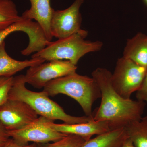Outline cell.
Listing matches in <instances>:
<instances>
[{
	"label": "cell",
	"instance_id": "cell-2",
	"mask_svg": "<svg viewBox=\"0 0 147 147\" xmlns=\"http://www.w3.org/2000/svg\"><path fill=\"white\" fill-rule=\"evenodd\" d=\"M24 75L13 77V84L9 94L8 99L21 100L30 105L40 116L52 120H59L64 123H84L93 119L88 116L74 117L67 114L58 103L49 98L47 93L35 92L26 88Z\"/></svg>",
	"mask_w": 147,
	"mask_h": 147
},
{
	"label": "cell",
	"instance_id": "cell-6",
	"mask_svg": "<svg viewBox=\"0 0 147 147\" xmlns=\"http://www.w3.org/2000/svg\"><path fill=\"white\" fill-rule=\"evenodd\" d=\"M54 121L42 116L35 119L23 128L7 131L9 136L20 145L29 144V142L37 144H45L55 142L66 136L56 131L51 126Z\"/></svg>",
	"mask_w": 147,
	"mask_h": 147
},
{
	"label": "cell",
	"instance_id": "cell-17",
	"mask_svg": "<svg viewBox=\"0 0 147 147\" xmlns=\"http://www.w3.org/2000/svg\"><path fill=\"white\" fill-rule=\"evenodd\" d=\"M23 19L11 0H0V32Z\"/></svg>",
	"mask_w": 147,
	"mask_h": 147
},
{
	"label": "cell",
	"instance_id": "cell-11",
	"mask_svg": "<svg viewBox=\"0 0 147 147\" xmlns=\"http://www.w3.org/2000/svg\"><path fill=\"white\" fill-rule=\"evenodd\" d=\"M30 8L25 11L21 16L28 20H35L44 33L47 41L50 42L53 36L50 30V21L54 9L50 5V0H30Z\"/></svg>",
	"mask_w": 147,
	"mask_h": 147
},
{
	"label": "cell",
	"instance_id": "cell-5",
	"mask_svg": "<svg viewBox=\"0 0 147 147\" xmlns=\"http://www.w3.org/2000/svg\"><path fill=\"white\" fill-rule=\"evenodd\" d=\"M147 71V68L129 59L123 57L119 58L111 75L113 88L122 97L130 98L142 86Z\"/></svg>",
	"mask_w": 147,
	"mask_h": 147
},
{
	"label": "cell",
	"instance_id": "cell-14",
	"mask_svg": "<svg viewBox=\"0 0 147 147\" xmlns=\"http://www.w3.org/2000/svg\"><path fill=\"white\" fill-rule=\"evenodd\" d=\"M123 57L147 68V36L139 33L127 40Z\"/></svg>",
	"mask_w": 147,
	"mask_h": 147
},
{
	"label": "cell",
	"instance_id": "cell-18",
	"mask_svg": "<svg viewBox=\"0 0 147 147\" xmlns=\"http://www.w3.org/2000/svg\"><path fill=\"white\" fill-rule=\"evenodd\" d=\"M88 139L79 135L67 134L62 139L52 143L42 144L39 147H82Z\"/></svg>",
	"mask_w": 147,
	"mask_h": 147
},
{
	"label": "cell",
	"instance_id": "cell-20",
	"mask_svg": "<svg viewBox=\"0 0 147 147\" xmlns=\"http://www.w3.org/2000/svg\"><path fill=\"white\" fill-rule=\"evenodd\" d=\"M136 96L137 100L147 102V71L142 86L136 92Z\"/></svg>",
	"mask_w": 147,
	"mask_h": 147
},
{
	"label": "cell",
	"instance_id": "cell-24",
	"mask_svg": "<svg viewBox=\"0 0 147 147\" xmlns=\"http://www.w3.org/2000/svg\"><path fill=\"white\" fill-rule=\"evenodd\" d=\"M144 1L145 3L147 5V0H144Z\"/></svg>",
	"mask_w": 147,
	"mask_h": 147
},
{
	"label": "cell",
	"instance_id": "cell-19",
	"mask_svg": "<svg viewBox=\"0 0 147 147\" xmlns=\"http://www.w3.org/2000/svg\"><path fill=\"white\" fill-rule=\"evenodd\" d=\"M13 79V76H0V107L8 99Z\"/></svg>",
	"mask_w": 147,
	"mask_h": 147
},
{
	"label": "cell",
	"instance_id": "cell-16",
	"mask_svg": "<svg viewBox=\"0 0 147 147\" xmlns=\"http://www.w3.org/2000/svg\"><path fill=\"white\" fill-rule=\"evenodd\" d=\"M125 127L134 147H147V116L131 122Z\"/></svg>",
	"mask_w": 147,
	"mask_h": 147
},
{
	"label": "cell",
	"instance_id": "cell-8",
	"mask_svg": "<svg viewBox=\"0 0 147 147\" xmlns=\"http://www.w3.org/2000/svg\"><path fill=\"white\" fill-rule=\"evenodd\" d=\"M84 0H74L68 8L63 10L54 9L50 21L52 36L58 39L71 36L81 30L82 16L80 9Z\"/></svg>",
	"mask_w": 147,
	"mask_h": 147
},
{
	"label": "cell",
	"instance_id": "cell-3",
	"mask_svg": "<svg viewBox=\"0 0 147 147\" xmlns=\"http://www.w3.org/2000/svg\"><path fill=\"white\" fill-rule=\"evenodd\" d=\"M43 88L49 96L63 94L73 98L88 117H92L94 103L101 97L99 87L93 78L76 72L52 80Z\"/></svg>",
	"mask_w": 147,
	"mask_h": 147
},
{
	"label": "cell",
	"instance_id": "cell-9",
	"mask_svg": "<svg viewBox=\"0 0 147 147\" xmlns=\"http://www.w3.org/2000/svg\"><path fill=\"white\" fill-rule=\"evenodd\" d=\"M38 117V115L26 103L8 99L0 107V123L7 131L20 129Z\"/></svg>",
	"mask_w": 147,
	"mask_h": 147
},
{
	"label": "cell",
	"instance_id": "cell-15",
	"mask_svg": "<svg viewBox=\"0 0 147 147\" xmlns=\"http://www.w3.org/2000/svg\"><path fill=\"white\" fill-rule=\"evenodd\" d=\"M128 138L125 127L98 135L87 141L82 147H122Z\"/></svg>",
	"mask_w": 147,
	"mask_h": 147
},
{
	"label": "cell",
	"instance_id": "cell-12",
	"mask_svg": "<svg viewBox=\"0 0 147 147\" xmlns=\"http://www.w3.org/2000/svg\"><path fill=\"white\" fill-rule=\"evenodd\" d=\"M51 126L56 131L65 134H74L84 137L88 140L92 136L99 135L111 130L108 123L93 119L84 123L56 124L54 122Z\"/></svg>",
	"mask_w": 147,
	"mask_h": 147
},
{
	"label": "cell",
	"instance_id": "cell-4",
	"mask_svg": "<svg viewBox=\"0 0 147 147\" xmlns=\"http://www.w3.org/2000/svg\"><path fill=\"white\" fill-rule=\"evenodd\" d=\"M88 32L81 29L71 36L48 42L46 47L35 53L32 58H39L46 61H67L76 65L81 58L88 53L100 51L103 43L100 41L85 40Z\"/></svg>",
	"mask_w": 147,
	"mask_h": 147
},
{
	"label": "cell",
	"instance_id": "cell-21",
	"mask_svg": "<svg viewBox=\"0 0 147 147\" xmlns=\"http://www.w3.org/2000/svg\"><path fill=\"white\" fill-rule=\"evenodd\" d=\"M11 139L9 136L7 130L0 123V147L4 146Z\"/></svg>",
	"mask_w": 147,
	"mask_h": 147
},
{
	"label": "cell",
	"instance_id": "cell-13",
	"mask_svg": "<svg viewBox=\"0 0 147 147\" xmlns=\"http://www.w3.org/2000/svg\"><path fill=\"white\" fill-rule=\"evenodd\" d=\"M45 61L39 58H32L24 61L16 60L7 53L5 41L0 44V76L11 77L25 68L38 65Z\"/></svg>",
	"mask_w": 147,
	"mask_h": 147
},
{
	"label": "cell",
	"instance_id": "cell-1",
	"mask_svg": "<svg viewBox=\"0 0 147 147\" xmlns=\"http://www.w3.org/2000/svg\"><path fill=\"white\" fill-rule=\"evenodd\" d=\"M92 75L101 93L100 106L92 114L93 120L107 122L110 129L113 130L142 118L145 102L125 98L119 94L112 85L111 72L107 69L98 67Z\"/></svg>",
	"mask_w": 147,
	"mask_h": 147
},
{
	"label": "cell",
	"instance_id": "cell-23",
	"mask_svg": "<svg viewBox=\"0 0 147 147\" xmlns=\"http://www.w3.org/2000/svg\"><path fill=\"white\" fill-rule=\"evenodd\" d=\"M122 147H135L131 140L128 138L124 143Z\"/></svg>",
	"mask_w": 147,
	"mask_h": 147
},
{
	"label": "cell",
	"instance_id": "cell-10",
	"mask_svg": "<svg viewBox=\"0 0 147 147\" xmlns=\"http://www.w3.org/2000/svg\"><path fill=\"white\" fill-rule=\"evenodd\" d=\"M17 31L24 32L28 36V45L21 52L24 56H28L32 53L40 51L46 47L49 42L36 22L23 18L21 21L14 23L0 32V44L4 41L5 39L11 34Z\"/></svg>",
	"mask_w": 147,
	"mask_h": 147
},
{
	"label": "cell",
	"instance_id": "cell-7",
	"mask_svg": "<svg viewBox=\"0 0 147 147\" xmlns=\"http://www.w3.org/2000/svg\"><path fill=\"white\" fill-rule=\"evenodd\" d=\"M77 67L67 61L53 60L29 67L24 75L26 83L38 89L54 79L75 73Z\"/></svg>",
	"mask_w": 147,
	"mask_h": 147
},
{
	"label": "cell",
	"instance_id": "cell-22",
	"mask_svg": "<svg viewBox=\"0 0 147 147\" xmlns=\"http://www.w3.org/2000/svg\"><path fill=\"white\" fill-rule=\"evenodd\" d=\"M40 144H36L33 143L31 144H28L22 146L16 143V142L11 138L10 141H9L5 145L2 147H39Z\"/></svg>",
	"mask_w": 147,
	"mask_h": 147
}]
</instances>
